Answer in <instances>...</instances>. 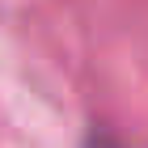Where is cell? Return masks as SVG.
Returning <instances> with one entry per match:
<instances>
[{"instance_id":"1","label":"cell","mask_w":148,"mask_h":148,"mask_svg":"<svg viewBox=\"0 0 148 148\" xmlns=\"http://www.w3.org/2000/svg\"><path fill=\"white\" fill-rule=\"evenodd\" d=\"M85 148H119V140H110V136H89Z\"/></svg>"}]
</instances>
